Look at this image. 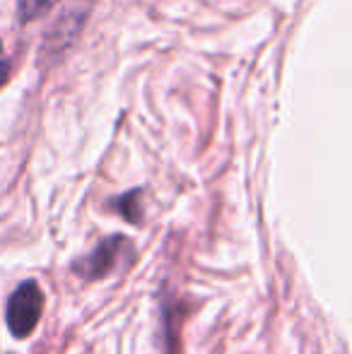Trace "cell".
Returning <instances> with one entry per match:
<instances>
[{
	"mask_svg": "<svg viewBox=\"0 0 352 354\" xmlns=\"http://www.w3.org/2000/svg\"><path fill=\"white\" fill-rule=\"evenodd\" d=\"M85 24V10L71 8L46 34V41L41 44V53L46 56H61V51H66L68 44L77 37L80 27Z\"/></svg>",
	"mask_w": 352,
	"mask_h": 354,
	"instance_id": "cell-3",
	"label": "cell"
},
{
	"mask_svg": "<svg viewBox=\"0 0 352 354\" xmlns=\"http://www.w3.org/2000/svg\"><path fill=\"white\" fill-rule=\"evenodd\" d=\"M58 5V0H17V12L22 22H34V19L48 15Z\"/></svg>",
	"mask_w": 352,
	"mask_h": 354,
	"instance_id": "cell-4",
	"label": "cell"
},
{
	"mask_svg": "<svg viewBox=\"0 0 352 354\" xmlns=\"http://www.w3.org/2000/svg\"><path fill=\"white\" fill-rule=\"evenodd\" d=\"M44 313V292L34 280H24L10 294L5 306V323L15 337H27L39 326Z\"/></svg>",
	"mask_w": 352,
	"mask_h": 354,
	"instance_id": "cell-1",
	"label": "cell"
},
{
	"mask_svg": "<svg viewBox=\"0 0 352 354\" xmlns=\"http://www.w3.org/2000/svg\"><path fill=\"white\" fill-rule=\"evenodd\" d=\"M123 248H128V241L123 236H118V234H113V236L99 241L92 253H87V256H82L80 261H75L73 270H75L80 277H85V280L106 277L109 272L121 263Z\"/></svg>",
	"mask_w": 352,
	"mask_h": 354,
	"instance_id": "cell-2",
	"label": "cell"
},
{
	"mask_svg": "<svg viewBox=\"0 0 352 354\" xmlns=\"http://www.w3.org/2000/svg\"><path fill=\"white\" fill-rule=\"evenodd\" d=\"M136 196H138V193H128V196H123L121 201H118V210L126 214V219H131V222H138V217H140V212H138V210H131Z\"/></svg>",
	"mask_w": 352,
	"mask_h": 354,
	"instance_id": "cell-5",
	"label": "cell"
}]
</instances>
